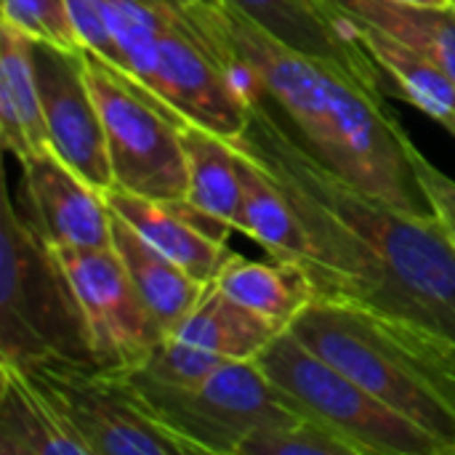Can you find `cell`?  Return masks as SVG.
Masks as SVG:
<instances>
[{
	"mask_svg": "<svg viewBox=\"0 0 455 455\" xmlns=\"http://www.w3.org/2000/svg\"><path fill=\"white\" fill-rule=\"evenodd\" d=\"M29 56L37 77L40 104L51 149L101 195L115 184L107 133L85 75L83 48H61L29 37Z\"/></svg>",
	"mask_w": 455,
	"mask_h": 455,
	"instance_id": "cell-11",
	"label": "cell"
},
{
	"mask_svg": "<svg viewBox=\"0 0 455 455\" xmlns=\"http://www.w3.org/2000/svg\"><path fill=\"white\" fill-rule=\"evenodd\" d=\"M453 3H455V0H453Z\"/></svg>",
	"mask_w": 455,
	"mask_h": 455,
	"instance_id": "cell-29",
	"label": "cell"
},
{
	"mask_svg": "<svg viewBox=\"0 0 455 455\" xmlns=\"http://www.w3.org/2000/svg\"><path fill=\"white\" fill-rule=\"evenodd\" d=\"M256 363L307 413L344 435L363 455H448L435 437L309 349L293 331H283Z\"/></svg>",
	"mask_w": 455,
	"mask_h": 455,
	"instance_id": "cell-8",
	"label": "cell"
},
{
	"mask_svg": "<svg viewBox=\"0 0 455 455\" xmlns=\"http://www.w3.org/2000/svg\"><path fill=\"white\" fill-rule=\"evenodd\" d=\"M0 455H91L56 403L11 363H0Z\"/></svg>",
	"mask_w": 455,
	"mask_h": 455,
	"instance_id": "cell-15",
	"label": "cell"
},
{
	"mask_svg": "<svg viewBox=\"0 0 455 455\" xmlns=\"http://www.w3.org/2000/svg\"><path fill=\"white\" fill-rule=\"evenodd\" d=\"M280 333L283 328L272 320L237 304L216 283H211L200 304L168 336L224 360H256Z\"/></svg>",
	"mask_w": 455,
	"mask_h": 455,
	"instance_id": "cell-20",
	"label": "cell"
},
{
	"mask_svg": "<svg viewBox=\"0 0 455 455\" xmlns=\"http://www.w3.org/2000/svg\"><path fill=\"white\" fill-rule=\"evenodd\" d=\"M112 248L168 336L200 304L208 285L197 283L179 264L163 256L120 216H112Z\"/></svg>",
	"mask_w": 455,
	"mask_h": 455,
	"instance_id": "cell-19",
	"label": "cell"
},
{
	"mask_svg": "<svg viewBox=\"0 0 455 455\" xmlns=\"http://www.w3.org/2000/svg\"><path fill=\"white\" fill-rule=\"evenodd\" d=\"M24 216L56 248H112V211L53 149L21 163Z\"/></svg>",
	"mask_w": 455,
	"mask_h": 455,
	"instance_id": "cell-12",
	"label": "cell"
},
{
	"mask_svg": "<svg viewBox=\"0 0 455 455\" xmlns=\"http://www.w3.org/2000/svg\"><path fill=\"white\" fill-rule=\"evenodd\" d=\"M347 27H373L435 59L455 77V5L432 8L408 0H320Z\"/></svg>",
	"mask_w": 455,
	"mask_h": 455,
	"instance_id": "cell-16",
	"label": "cell"
},
{
	"mask_svg": "<svg viewBox=\"0 0 455 455\" xmlns=\"http://www.w3.org/2000/svg\"><path fill=\"white\" fill-rule=\"evenodd\" d=\"M288 331L455 455L453 333L323 296Z\"/></svg>",
	"mask_w": 455,
	"mask_h": 455,
	"instance_id": "cell-4",
	"label": "cell"
},
{
	"mask_svg": "<svg viewBox=\"0 0 455 455\" xmlns=\"http://www.w3.org/2000/svg\"><path fill=\"white\" fill-rule=\"evenodd\" d=\"M285 192L309 240L317 296L357 301L455 336V229L408 213L328 171L261 91L235 139Z\"/></svg>",
	"mask_w": 455,
	"mask_h": 455,
	"instance_id": "cell-1",
	"label": "cell"
},
{
	"mask_svg": "<svg viewBox=\"0 0 455 455\" xmlns=\"http://www.w3.org/2000/svg\"><path fill=\"white\" fill-rule=\"evenodd\" d=\"M21 371L56 403L91 455L195 453L189 443L152 416L123 373L67 360H40Z\"/></svg>",
	"mask_w": 455,
	"mask_h": 455,
	"instance_id": "cell-9",
	"label": "cell"
},
{
	"mask_svg": "<svg viewBox=\"0 0 455 455\" xmlns=\"http://www.w3.org/2000/svg\"><path fill=\"white\" fill-rule=\"evenodd\" d=\"M349 29L365 45V51L373 56V61L392 77V83L400 88V96H405L413 107H419L432 120H437L455 139L453 75L448 69H443L435 59L403 45L400 40H395L373 27L355 24Z\"/></svg>",
	"mask_w": 455,
	"mask_h": 455,
	"instance_id": "cell-22",
	"label": "cell"
},
{
	"mask_svg": "<svg viewBox=\"0 0 455 455\" xmlns=\"http://www.w3.org/2000/svg\"><path fill=\"white\" fill-rule=\"evenodd\" d=\"M128 381L139 389L152 416L189 443L195 453L237 455L251 435L312 416L256 360H224L203 384L187 389L136 376H128Z\"/></svg>",
	"mask_w": 455,
	"mask_h": 455,
	"instance_id": "cell-7",
	"label": "cell"
},
{
	"mask_svg": "<svg viewBox=\"0 0 455 455\" xmlns=\"http://www.w3.org/2000/svg\"><path fill=\"white\" fill-rule=\"evenodd\" d=\"M237 163L245 200V235L253 237L272 259L296 261L304 267L309 261V240L285 192L267 173V168L253 160L240 144Z\"/></svg>",
	"mask_w": 455,
	"mask_h": 455,
	"instance_id": "cell-23",
	"label": "cell"
},
{
	"mask_svg": "<svg viewBox=\"0 0 455 455\" xmlns=\"http://www.w3.org/2000/svg\"><path fill=\"white\" fill-rule=\"evenodd\" d=\"M0 139L19 163L51 149L29 56V35L5 21L0 24Z\"/></svg>",
	"mask_w": 455,
	"mask_h": 455,
	"instance_id": "cell-17",
	"label": "cell"
},
{
	"mask_svg": "<svg viewBox=\"0 0 455 455\" xmlns=\"http://www.w3.org/2000/svg\"><path fill=\"white\" fill-rule=\"evenodd\" d=\"M229 299L288 331L317 299L312 275L296 261H251L235 253L213 280Z\"/></svg>",
	"mask_w": 455,
	"mask_h": 455,
	"instance_id": "cell-21",
	"label": "cell"
},
{
	"mask_svg": "<svg viewBox=\"0 0 455 455\" xmlns=\"http://www.w3.org/2000/svg\"><path fill=\"white\" fill-rule=\"evenodd\" d=\"M83 309L101 371L128 373L165 339L115 248H56Z\"/></svg>",
	"mask_w": 455,
	"mask_h": 455,
	"instance_id": "cell-10",
	"label": "cell"
},
{
	"mask_svg": "<svg viewBox=\"0 0 455 455\" xmlns=\"http://www.w3.org/2000/svg\"><path fill=\"white\" fill-rule=\"evenodd\" d=\"M0 251V363L24 368L67 360L99 368L61 261L8 195H3Z\"/></svg>",
	"mask_w": 455,
	"mask_h": 455,
	"instance_id": "cell-5",
	"label": "cell"
},
{
	"mask_svg": "<svg viewBox=\"0 0 455 455\" xmlns=\"http://www.w3.org/2000/svg\"><path fill=\"white\" fill-rule=\"evenodd\" d=\"M245 16L259 21L277 40L291 48L336 64L347 77H352L365 93L384 101L381 75L373 56L355 37V32L336 19L320 0H227Z\"/></svg>",
	"mask_w": 455,
	"mask_h": 455,
	"instance_id": "cell-14",
	"label": "cell"
},
{
	"mask_svg": "<svg viewBox=\"0 0 455 455\" xmlns=\"http://www.w3.org/2000/svg\"><path fill=\"white\" fill-rule=\"evenodd\" d=\"M83 56L107 133L112 187L155 200H187L189 173L179 131L184 115L93 51L83 48Z\"/></svg>",
	"mask_w": 455,
	"mask_h": 455,
	"instance_id": "cell-6",
	"label": "cell"
},
{
	"mask_svg": "<svg viewBox=\"0 0 455 455\" xmlns=\"http://www.w3.org/2000/svg\"><path fill=\"white\" fill-rule=\"evenodd\" d=\"M408 3H419V5H432V8H448V5H455L453 0H408Z\"/></svg>",
	"mask_w": 455,
	"mask_h": 455,
	"instance_id": "cell-28",
	"label": "cell"
},
{
	"mask_svg": "<svg viewBox=\"0 0 455 455\" xmlns=\"http://www.w3.org/2000/svg\"><path fill=\"white\" fill-rule=\"evenodd\" d=\"M104 200L115 216L203 285H211L235 256L227 245L232 227L189 200H155L120 187H109Z\"/></svg>",
	"mask_w": 455,
	"mask_h": 455,
	"instance_id": "cell-13",
	"label": "cell"
},
{
	"mask_svg": "<svg viewBox=\"0 0 455 455\" xmlns=\"http://www.w3.org/2000/svg\"><path fill=\"white\" fill-rule=\"evenodd\" d=\"M179 131L189 173L187 200L221 219L232 229L245 232V200L235 139L187 117L181 120Z\"/></svg>",
	"mask_w": 455,
	"mask_h": 455,
	"instance_id": "cell-18",
	"label": "cell"
},
{
	"mask_svg": "<svg viewBox=\"0 0 455 455\" xmlns=\"http://www.w3.org/2000/svg\"><path fill=\"white\" fill-rule=\"evenodd\" d=\"M3 21L61 48H83L67 0H3Z\"/></svg>",
	"mask_w": 455,
	"mask_h": 455,
	"instance_id": "cell-26",
	"label": "cell"
},
{
	"mask_svg": "<svg viewBox=\"0 0 455 455\" xmlns=\"http://www.w3.org/2000/svg\"><path fill=\"white\" fill-rule=\"evenodd\" d=\"M128 72L187 120L237 139L253 85L227 0H104Z\"/></svg>",
	"mask_w": 455,
	"mask_h": 455,
	"instance_id": "cell-3",
	"label": "cell"
},
{
	"mask_svg": "<svg viewBox=\"0 0 455 455\" xmlns=\"http://www.w3.org/2000/svg\"><path fill=\"white\" fill-rule=\"evenodd\" d=\"M221 363H224V357H219L213 352H205V349L184 344L173 336H165L139 368L128 371V376H136V379H144L152 384H163V387L187 389V387L203 384Z\"/></svg>",
	"mask_w": 455,
	"mask_h": 455,
	"instance_id": "cell-25",
	"label": "cell"
},
{
	"mask_svg": "<svg viewBox=\"0 0 455 455\" xmlns=\"http://www.w3.org/2000/svg\"><path fill=\"white\" fill-rule=\"evenodd\" d=\"M237 56L285 128L336 176L421 219L455 229V184L411 141L387 101L365 93L336 64L277 40L229 5Z\"/></svg>",
	"mask_w": 455,
	"mask_h": 455,
	"instance_id": "cell-2",
	"label": "cell"
},
{
	"mask_svg": "<svg viewBox=\"0 0 455 455\" xmlns=\"http://www.w3.org/2000/svg\"><path fill=\"white\" fill-rule=\"evenodd\" d=\"M237 455H363L355 443L315 416L261 429L243 440Z\"/></svg>",
	"mask_w": 455,
	"mask_h": 455,
	"instance_id": "cell-24",
	"label": "cell"
},
{
	"mask_svg": "<svg viewBox=\"0 0 455 455\" xmlns=\"http://www.w3.org/2000/svg\"><path fill=\"white\" fill-rule=\"evenodd\" d=\"M67 5H69V13H72V21H75L83 48L93 51L96 56H101L120 72L131 75L125 67L123 51L115 40V32L109 27L107 3L104 0H67Z\"/></svg>",
	"mask_w": 455,
	"mask_h": 455,
	"instance_id": "cell-27",
	"label": "cell"
}]
</instances>
